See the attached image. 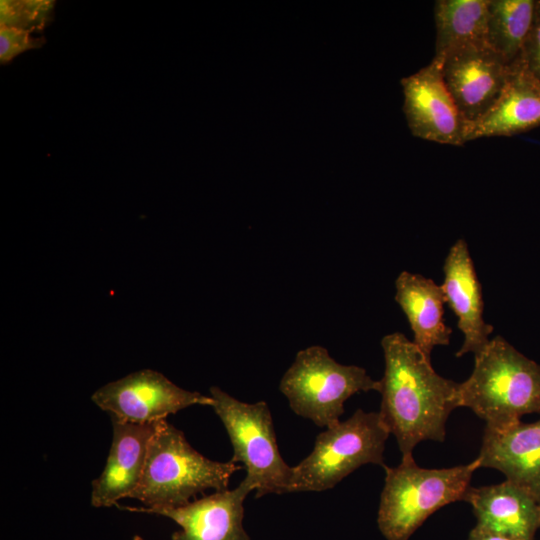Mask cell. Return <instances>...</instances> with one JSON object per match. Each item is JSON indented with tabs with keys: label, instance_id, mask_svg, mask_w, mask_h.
Instances as JSON below:
<instances>
[{
	"label": "cell",
	"instance_id": "cell-13",
	"mask_svg": "<svg viewBox=\"0 0 540 540\" xmlns=\"http://www.w3.org/2000/svg\"><path fill=\"white\" fill-rule=\"evenodd\" d=\"M443 272L440 286L445 302L456 315L457 326L463 334L456 357L467 353L475 355L488 344L494 328L483 318L482 287L464 238H459L449 249Z\"/></svg>",
	"mask_w": 540,
	"mask_h": 540
},
{
	"label": "cell",
	"instance_id": "cell-3",
	"mask_svg": "<svg viewBox=\"0 0 540 540\" xmlns=\"http://www.w3.org/2000/svg\"><path fill=\"white\" fill-rule=\"evenodd\" d=\"M241 465L213 461L196 451L184 433L166 420L159 422L148 448L142 476L129 498L146 508L177 507L208 489H228Z\"/></svg>",
	"mask_w": 540,
	"mask_h": 540
},
{
	"label": "cell",
	"instance_id": "cell-15",
	"mask_svg": "<svg viewBox=\"0 0 540 540\" xmlns=\"http://www.w3.org/2000/svg\"><path fill=\"white\" fill-rule=\"evenodd\" d=\"M478 457L481 467L499 470L540 502V419L486 426Z\"/></svg>",
	"mask_w": 540,
	"mask_h": 540
},
{
	"label": "cell",
	"instance_id": "cell-9",
	"mask_svg": "<svg viewBox=\"0 0 540 540\" xmlns=\"http://www.w3.org/2000/svg\"><path fill=\"white\" fill-rule=\"evenodd\" d=\"M434 58L464 123L485 114L505 86L510 64L487 43L462 45Z\"/></svg>",
	"mask_w": 540,
	"mask_h": 540
},
{
	"label": "cell",
	"instance_id": "cell-18",
	"mask_svg": "<svg viewBox=\"0 0 540 540\" xmlns=\"http://www.w3.org/2000/svg\"><path fill=\"white\" fill-rule=\"evenodd\" d=\"M489 0H438L434 57L470 43H487Z\"/></svg>",
	"mask_w": 540,
	"mask_h": 540
},
{
	"label": "cell",
	"instance_id": "cell-1",
	"mask_svg": "<svg viewBox=\"0 0 540 540\" xmlns=\"http://www.w3.org/2000/svg\"><path fill=\"white\" fill-rule=\"evenodd\" d=\"M385 369L379 416L394 435L402 459L422 441L442 442L451 412L460 407V383L439 375L431 359L400 332L381 340Z\"/></svg>",
	"mask_w": 540,
	"mask_h": 540
},
{
	"label": "cell",
	"instance_id": "cell-8",
	"mask_svg": "<svg viewBox=\"0 0 540 540\" xmlns=\"http://www.w3.org/2000/svg\"><path fill=\"white\" fill-rule=\"evenodd\" d=\"M92 401L111 418L136 424L166 420L193 405L212 406L213 399L180 388L158 371L143 369L96 390Z\"/></svg>",
	"mask_w": 540,
	"mask_h": 540
},
{
	"label": "cell",
	"instance_id": "cell-22",
	"mask_svg": "<svg viewBox=\"0 0 540 540\" xmlns=\"http://www.w3.org/2000/svg\"><path fill=\"white\" fill-rule=\"evenodd\" d=\"M522 56L531 73L540 82V0H536L531 29L523 46Z\"/></svg>",
	"mask_w": 540,
	"mask_h": 540
},
{
	"label": "cell",
	"instance_id": "cell-21",
	"mask_svg": "<svg viewBox=\"0 0 540 540\" xmlns=\"http://www.w3.org/2000/svg\"><path fill=\"white\" fill-rule=\"evenodd\" d=\"M45 39L36 36L35 32L17 28L1 27L0 29V60L7 63L19 54L43 45Z\"/></svg>",
	"mask_w": 540,
	"mask_h": 540
},
{
	"label": "cell",
	"instance_id": "cell-11",
	"mask_svg": "<svg viewBox=\"0 0 540 540\" xmlns=\"http://www.w3.org/2000/svg\"><path fill=\"white\" fill-rule=\"evenodd\" d=\"M252 491V487L242 480L234 489L215 491L182 506L118 507L171 519L180 527L172 534L171 540H250L243 526V504Z\"/></svg>",
	"mask_w": 540,
	"mask_h": 540
},
{
	"label": "cell",
	"instance_id": "cell-20",
	"mask_svg": "<svg viewBox=\"0 0 540 540\" xmlns=\"http://www.w3.org/2000/svg\"><path fill=\"white\" fill-rule=\"evenodd\" d=\"M54 1L2 0L0 5L1 27L38 32L52 19Z\"/></svg>",
	"mask_w": 540,
	"mask_h": 540
},
{
	"label": "cell",
	"instance_id": "cell-19",
	"mask_svg": "<svg viewBox=\"0 0 540 540\" xmlns=\"http://www.w3.org/2000/svg\"><path fill=\"white\" fill-rule=\"evenodd\" d=\"M535 3L536 0H489L487 44L508 64L522 54Z\"/></svg>",
	"mask_w": 540,
	"mask_h": 540
},
{
	"label": "cell",
	"instance_id": "cell-16",
	"mask_svg": "<svg viewBox=\"0 0 540 540\" xmlns=\"http://www.w3.org/2000/svg\"><path fill=\"white\" fill-rule=\"evenodd\" d=\"M464 501L477 519L475 526L519 540H534L540 528V502L528 491L505 480L469 487Z\"/></svg>",
	"mask_w": 540,
	"mask_h": 540
},
{
	"label": "cell",
	"instance_id": "cell-10",
	"mask_svg": "<svg viewBox=\"0 0 540 540\" xmlns=\"http://www.w3.org/2000/svg\"><path fill=\"white\" fill-rule=\"evenodd\" d=\"M403 111L413 136L453 146L464 145V121L442 76L441 62H431L401 79Z\"/></svg>",
	"mask_w": 540,
	"mask_h": 540
},
{
	"label": "cell",
	"instance_id": "cell-17",
	"mask_svg": "<svg viewBox=\"0 0 540 540\" xmlns=\"http://www.w3.org/2000/svg\"><path fill=\"white\" fill-rule=\"evenodd\" d=\"M395 301L407 317L413 342L431 359L436 346L450 343L452 329L444 322L441 286L420 274L402 271L395 281Z\"/></svg>",
	"mask_w": 540,
	"mask_h": 540
},
{
	"label": "cell",
	"instance_id": "cell-24",
	"mask_svg": "<svg viewBox=\"0 0 540 540\" xmlns=\"http://www.w3.org/2000/svg\"><path fill=\"white\" fill-rule=\"evenodd\" d=\"M133 540H144V539L139 535H135Z\"/></svg>",
	"mask_w": 540,
	"mask_h": 540
},
{
	"label": "cell",
	"instance_id": "cell-12",
	"mask_svg": "<svg viewBox=\"0 0 540 540\" xmlns=\"http://www.w3.org/2000/svg\"><path fill=\"white\" fill-rule=\"evenodd\" d=\"M540 126V82L522 54L509 65L503 90L480 118L463 124L464 143L483 137L513 136Z\"/></svg>",
	"mask_w": 540,
	"mask_h": 540
},
{
	"label": "cell",
	"instance_id": "cell-4",
	"mask_svg": "<svg viewBox=\"0 0 540 540\" xmlns=\"http://www.w3.org/2000/svg\"><path fill=\"white\" fill-rule=\"evenodd\" d=\"M481 467L479 457L466 465L443 469L419 467L413 458L396 467L383 466L384 487L377 524L387 540H407L435 511L464 501L473 473Z\"/></svg>",
	"mask_w": 540,
	"mask_h": 540
},
{
	"label": "cell",
	"instance_id": "cell-6",
	"mask_svg": "<svg viewBox=\"0 0 540 540\" xmlns=\"http://www.w3.org/2000/svg\"><path fill=\"white\" fill-rule=\"evenodd\" d=\"M380 389V380L372 379L364 368L340 364L318 345L298 351L279 384L295 414L324 428L340 422L344 403L352 395Z\"/></svg>",
	"mask_w": 540,
	"mask_h": 540
},
{
	"label": "cell",
	"instance_id": "cell-23",
	"mask_svg": "<svg viewBox=\"0 0 540 540\" xmlns=\"http://www.w3.org/2000/svg\"><path fill=\"white\" fill-rule=\"evenodd\" d=\"M467 540H519L510 536L488 531L475 526L469 533Z\"/></svg>",
	"mask_w": 540,
	"mask_h": 540
},
{
	"label": "cell",
	"instance_id": "cell-14",
	"mask_svg": "<svg viewBox=\"0 0 540 540\" xmlns=\"http://www.w3.org/2000/svg\"><path fill=\"white\" fill-rule=\"evenodd\" d=\"M112 419L113 436L105 467L91 482V505L96 508L118 505L129 498L138 485L145 466L150 441L159 422L136 424Z\"/></svg>",
	"mask_w": 540,
	"mask_h": 540
},
{
	"label": "cell",
	"instance_id": "cell-5",
	"mask_svg": "<svg viewBox=\"0 0 540 540\" xmlns=\"http://www.w3.org/2000/svg\"><path fill=\"white\" fill-rule=\"evenodd\" d=\"M210 397L211 407L233 447L230 461L243 464V480L255 491L256 498L290 493L293 467L281 456L267 403H245L216 386L210 388Z\"/></svg>",
	"mask_w": 540,
	"mask_h": 540
},
{
	"label": "cell",
	"instance_id": "cell-2",
	"mask_svg": "<svg viewBox=\"0 0 540 540\" xmlns=\"http://www.w3.org/2000/svg\"><path fill=\"white\" fill-rule=\"evenodd\" d=\"M471 375L460 383V407L488 427H504L526 414H540V365L500 335L475 355Z\"/></svg>",
	"mask_w": 540,
	"mask_h": 540
},
{
	"label": "cell",
	"instance_id": "cell-7",
	"mask_svg": "<svg viewBox=\"0 0 540 540\" xmlns=\"http://www.w3.org/2000/svg\"><path fill=\"white\" fill-rule=\"evenodd\" d=\"M389 435L378 412L362 409L325 428L317 435L309 455L293 466L290 493L331 489L366 464L383 467Z\"/></svg>",
	"mask_w": 540,
	"mask_h": 540
}]
</instances>
